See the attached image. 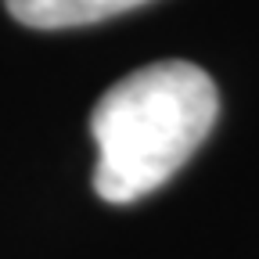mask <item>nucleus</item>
<instances>
[{"label": "nucleus", "mask_w": 259, "mask_h": 259, "mask_svg": "<svg viewBox=\"0 0 259 259\" xmlns=\"http://www.w3.org/2000/svg\"><path fill=\"white\" fill-rule=\"evenodd\" d=\"M216 112V83L191 61H155L122 76L90 115L97 194L122 205L158 191L209 137Z\"/></svg>", "instance_id": "1"}, {"label": "nucleus", "mask_w": 259, "mask_h": 259, "mask_svg": "<svg viewBox=\"0 0 259 259\" xmlns=\"http://www.w3.org/2000/svg\"><path fill=\"white\" fill-rule=\"evenodd\" d=\"M148 0H4L11 18L29 29H72L134 11Z\"/></svg>", "instance_id": "2"}]
</instances>
